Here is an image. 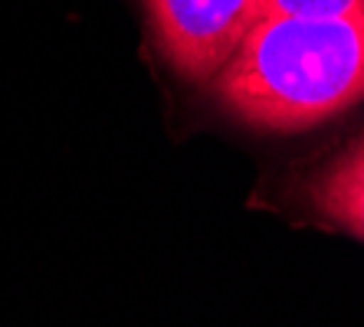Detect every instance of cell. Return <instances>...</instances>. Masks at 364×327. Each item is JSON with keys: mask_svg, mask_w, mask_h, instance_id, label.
<instances>
[{"mask_svg": "<svg viewBox=\"0 0 364 327\" xmlns=\"http://www.w3.org/2000/svg\"><path fill=\"white\" fill-rule=\"evenodd\" d=\"M230 115L305 131L364 99V17H263L213 76Z\"/></svg>", "mask_w": 364, "mask_h": 327, "instance_id": "obj_1", "label": "cell"}, {"mask_svg": "<svg viewBox=\"0 0 364 327\" xmlns=\"http://www.w3.org/2000/svg\"><path fill=\"white\" fill-rule=\"evenodd\" d=\"M161 56L191 82L213 76L263 20V0H144Z\"/></svg>", "mask_w": 364, "mask_h": 327, "instance_id": "obj_2", "label": "cell"}, {"mask_svg": "<svg viewBox=\"0 0 364 327\" xmlns=\"http://www.w3.org/2000/svg\"><path fill=\"white\" fill-rule=\"evenodd\" d=\"M315 210L345 233L364 239V138L348 144L312 180Z\"/></svg>", "mask_w": 364, "mask_h": 327, "instance_id": "obj_3", "label": "cell"}, {"mask_svg": "<svg viewBox=\"0 0 364 327\" xmlns=\"http://www.w3.org/2000/svg\"><path fill=\"white\" fill-rule=\"evenodd\" d=\"M263 17H364V0H263Z\"/></svg>", "mask_w": 364, "mask_h": 327, "instance_id": "obj_4", "label": "cell"}]
</instances>
